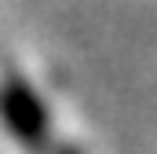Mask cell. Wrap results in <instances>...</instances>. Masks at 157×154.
<instances>
[{
	"label": "cell",
	"instance_id": "cell-1",
	"mask_svg": "<svg viewBox=\"0 0 157 154\" xmlns=\"http://www.w3.org/2000/svg\"><path fill=\"white\" fill-rule=\"evenodd\" d=\"M0 114L7 121V128L11 132H18L22 140H40V132H44V114H40V103L33 99V92L29 88H22L18 81H11L7 88H4V95H0Z\"/></svg>",
	"mask_w": 157,
	"mask_h": 154
}]
</instances>
